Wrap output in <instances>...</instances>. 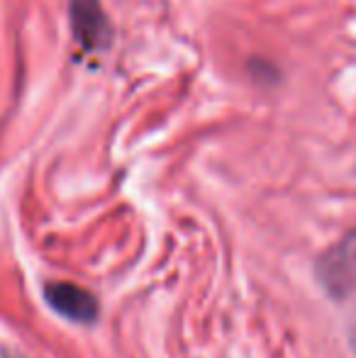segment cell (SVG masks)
Masks as SVG:
<instances>
[{
	"label": "cell",
	"instance_id": "obj_2",
	"mask_svg": "<svg viewBox=\"0 0 356 358\" xmlns=\"http://www.w3.org/2000/svg\"><path fill=\"white\" fill-rule=\"evenodd\" d=\"M69 13H71L73 37L86 52L108 47L110 24L100 8V0H69Z\"/></svg>",
	"mask_w": 356,
	"mask_h": 358
},
{
	"label": "cell",
	"instance_id": "obj_1",
	"mask_svg": "<svg viewBox=\"0 0 356 358\" xmlns=\"http://www.w3.org/2000/svg\"><path fill=\"white\" fill-rule=\"evenodd\" d=\"M320 283L332 297H347L356 290V231L347 234L318 264Z\"/></svg>",
	"mask_w": 356,
	"mask_h": 358
},
{
	"label": "cell",
	"instance_id": "obj_4",
	"mask_svg": "<svg viewBox=\"0 0 356 358\" xmlns=\"http://www.w3.org/2000/svg\"><path fill=\"white\" fill-rule=\"evenodd\" d=\"M3 358H22V356H20V354H5Z\"/></svg>",
	"mask_w": 356,
	"mask_h": 358
},
{
	"label": "cell",
	"instance_id": "obj_3",
	"mask_svg": "<svg viewBox=\"0 0 356 358\" xmlns=\"http://www.w3.org/2000/svg\"><path fill=\"white\" fill-rule=\"evenodd\" d=\"M44 297L54 312L71 322H78V324H90L98 317V300L81 285L49 283L44 287Z\"/></svg>",
	"mask_w": 356,
	"mask_h": 358
}]
</instances>
